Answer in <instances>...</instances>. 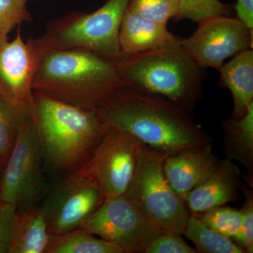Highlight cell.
<instances>
[{
	"label": "cell",
	"instance_id": "cell-21",
	"mask_svg": "<svg viewBox=\"0 0 253 253\" xmlns=\"http://www.w3.org/2000/svg\"><path fill=\"white\" fill-rule=\"evenodd\" d=\"M232 7L220 0H179L174 19H187L199 23L206 18L217 16H230Z\"/></svg>",
	"mask_w": 253,
	"mask_h": 253
},
{
	"label": "cell",
	"instance_id": "cell-31",
	"mask_svg": "<svg viewBox=\"0 0 253 253\" xmlns=\"http://www.w3.org/2000/svg\"><path fill=\"white\" fill-rule=\"evenodd\" d=\"M5 163L3 162L2 160L0 158V182H1V177H2L3 172H4Z\"/></svg>",
	"mask_w": 253,
	"mask_h": 253
},
{
	"label": "cell",
	"instance_id": "cell-11",
	"mask_svg": "<svg viewBox=\"0 0 253 253\" xmlns=\"http://www.w3.org/2000/svg\"><path fill=\"white\" fill-rule=\"evenodd\" d=\"M37 63L36 41L0 35V99L25 117L34 116L33 81Z\"/></svg>",
	"mask_w": 253,
	"mask_h": 253
},
{
	"label": "cell",
	"instance_id": "cell-17",
	"mask_svg": "<svg viewBox=\"0 0 253 253\" xmlns=\"http://www.w3.org/2000/svg\"><path fill=\"white\" fill-rule=\"evenodd\" d=\"M51 234L36 205L16 213L8 253H46Z\"/></svg>",
	"mask_w": 253,
	"mask_h": 253
},
{
	"label": "cell",
	"instance_id": "cell-25",
	"mask_svg": "<svg viewBox=\"0 0 253 253\" xmlns=\"http://www.w3.org/2000/svg\"><path fill=\"white\" fill-rule=\"evenodd\" d=\"M28 0H0V35L8 34L21 23L31 21Z\"/></svg>",
	"mask_w": 253,
	"mask_h": 253
},
{
	"label": "cell",
	"instance_id": "cell-16",
	"mask_svg": "<svg viewBox=\"0 0 253 253\" xmlns=\"http://www.w3.org/2000/svg\"><path fill=\"white\" fill-rule=\"evenodd\" d=\"M221 84L231 91L234 111L231 117L239 120L246 116L253 103V50L246 49L234 55L221 66Z\"/></svg>",
	"mask_w": 253,
	"mask_h": 253
},
{
	"label": "cell",
	"instance_id": "cell-30",
	"mask_svg": "<svg viewBox=\"0 0 253 253\" xmlns=\"http://www.w3.org/2000/svg\"><path fill=\"white\" fill-rule=\"evenodd\" d=\"M9 244L7 243L0 242V253H8Z\"/></svg>",
	"mask_w": 253,
	"mask_h": 253
},
{
	"label": "cell",
	"instance_id": "cell-20",
	"mask_svg": "<svg viewBox=\"0 0 253 253\" xmlns=\"http://www.w3.org/2000/svg\"><path fill=\"white\" fill-rule=\"evenodd\" d=\"M183 235L194 243L199 253H245L230 238L213 230L191 213Z\"/></svg>",
	"mask_w": 253,
	"mask_h": 253
},
{
	"label": "cell",
	"instance_id": "cell-9",
	"mask_svg": "<svg viewBox=\"0 0 253 253\" xmlns=\"http://www.w3.org/2000/svg\"><path fill=\"white\" fill-rule=\"evenodd\" d=\"M80 228L122 247L126 253H144L159 235L126 194L106 198Z\"/></svg>",
	"mask_w": 253,
	"mask_h": 253
},
{
	"label": "cell",
	"instance_id": "cell-6",
	"mask_svg": "<svg viewBox=\"0 0 253 253\" xmlns=\"http://www.w3.org/2000/svg\"><path fill=\"white\" fill-rule=\"evenodd\" d=\"M129 1L108 0L90 14L70 13L51 21L39 39L51 47L89 50L117 62L124 57L119 33Z\"/></svg>",
	"mask_w": 253,
	"mask_h": 253
},
{
	"label": "cell",
	"instance_id": "cell-28",
	"mask_svg": "<svg viewBox=\"0 0 253 253\" xmlns=\"http://www.w3.org/2000/svg\"><path fill=\"white\" fill-rule=\"evenodd\" d=\"M17 211L14 205L0 201V242L9 244Z\"/></svg>",
	"mask_w": 253,
	"mask_h": 253
},
{
	"label": "cell",
	"instance_id": "cell-22",
	"mask_svg": "<svg viewBox=\"0 0 253 253\" xmlns=\"http://www.w3.org/2000/svg\"><path fill=\"white\" fill-rule=\"evenodd\" d=\"M194 214L213 230L233 241L239 235L241 223V210L222 206Z\"/></svg>",
	"mask_w": 253,
	"mask_h": 253
},
{
	"label": "cell",
	"instance_id": "cell-3",
	"mask_svg": "<svg viewBox=\"0 0 253 253\" xmlns=\"http://www.w3.org/2000/svg\"><path fill=\"white\" fill-rule=\"evenodd\" d=\"M33 120L44 164L68 174L84 162L108 126L97 110L83 109L36 91Z\"/></svg>",
	"mask_w": 253,
	"mask_h": 253
},
{
	"label": "cell",
	"instance_id": "cell-26",
	"mask_svg": "<svg viewBox=\"0 0 253 253\" xmlns=\"http://www.w3.org/2000/svg\"><path fill=\"white\" fill-rule=\"evenodd\" d=\"M245 201L241 209V223L239 235L234 240L245 253L253 252V194L252 190L244 188Z\"/></svg>",
	"mask_w": 253,
	"mask_h": 253
},
{
	"label": "cell",
	"instance_id": "cell-8",
	"mask_svg": "<svg viewBox=\"0 0 253 253\" xmlns=\"http://www.w3.org/2000/svg\"><path fill=\"white\" fill-rule=\"evenodd\" d=\"M44 163L34 121L23 120L0 182V201L22 210L36 205L44 191Z\"/></svg>",
	"mask_w": 253,
	"mask_h": 253
},
{
	"label": "cell",
	"instance_id": "cell-29",
	"mask_svg": "<svg viewBox=\"0 0 253 253\" xmlns=\"http://www.w3.org/2000/svg\"><path fill=\"white\" fill-rule=\"evenodd\" d=\"M234 10L237 18L253 31V0H237Z\"/></svg>",
	"mask_w": 253,
	"mask_h": 253
},
{
	"label": "cell",
	"instance_id": "cell-15",
	"mask_svg": "<svg viewBox=\"0 0 253 253\" xmlns=\"http://www.w3.org/2000/svg\"><path fill=\"white\" fill-rule=\"evenodd\" d=\"M180 38L168 31L167 24L156 22L126 9L119 33V44L124 56L166 47Z\"/></svg>",
	"mask_w": 253,
	"mask_h": 253
},
{
	"label": "cell",
	"instance_id": "cell-19",
	"mask_svg": "<svg viewBox=\"0 0 253 253\" xmlns=\"http://www.w3.org/2000/svg\"><path fill=\"white\" fill-rule=\"evenodd\" d=\"M46 253H126L114 243L96 237L81 228L51 235Z\"/></svg>",
	"mask_w": 253,
	"mask_h": 253
},
{
	"label": "cell",
	"instance_id": "cell-23",
	"mask_svg": "<svg viewBox=\"0 0 253 253\" xmlns=\"http://www.w3.org/2000/svg\"><path fill=\"white\" fill-rule=\"evenodd\" d=\"M26 118L0 99V158L5 164L14 147L19 126Z\"/></svg>",
	"mask_w": 253,
	"mask_h": 253
},
{
	"label": "cell",
	"instance_id": "cell-10",
	"mask_svg": "<svg viewBox=\"0 0 253 253\" xmlns=\"http://www.w3.org/2000/svg\"><path fill=\"white\" fill-rule=\"evenodd\" d=\"M194 34L180 44L200 67L219 71L228 58L253 49V31L239 18L217 16L198 23Z\"/></svg>",
	"mask_w": 253,
	"mask_h": 253
},
{
	"label": "cell",
	"instance_id": "cell-24",
	"mask_svg": "<svg viewBox=\"0 0 253 253\" xmlns=\"http://www.w3.org/2000/svg\"><path fill=\"white\" fill-rule=\"evenodd\" d=\"M179 0H130L127 9L143 17L167 24L174 18Z\"/></svg>",
	"mask_w": 253,
	"mask_h": 253
},
{
	"label": "cell",
	"instance_id": "cell-7",
	"mask_svg": "<svg viewBox=\"0 0 253 253\" xmlns=\"http://www.w3.org/2000/svg\"><path fill=\"white\" fill-rule=\"evenodd\" d=\"M142 146V143L130 133L108 125L89 156L74 172L92 181L105 199L124 194Z\"/></svg>",
	"mask_w": 253,
	"mask_h": 253
},
{
	"label": "cell",
	"instance_id": "cell-18",
	"mask_svg": "<svg viewBox=\"0 0 253 253\" xmlns=\"http://www.w3.org/2000/svg\"><path fill=\"white\" fill-rule=\"evenodd\" d=\"M227 158L236 160L248 169V181L253 185V103L246 116L239 120L229 118L221 123Z\"/></svg>",
	"mask_w": 253,
	"mask_h": 253
},
{
	"label": "cell",
	"instance_id": "cell-14",
	"mask_svg": "<svg viewBox=\"0 0 253 253\" xmlns=\"http://www.w3.org/2000/svg\"><path fill=\"white\" fill-rule=\"evenodd\" d=\"M241 179L240 169L231 160L219 161L214 172L183 200L191 214L224 206L235 201Z\"/></svg>",
	"mask_w": 253,
	"mask_h": 253
},
{
	"label": "cell",
	"instance_id": "cell-2",
	"mask_svg": "<svg viewBox=\"0 0 253 253\" xmlns=\"http://www.w3.org/2000/svg\"><path fill=\"white\" fill-rule=\"evenodd\" d=\"M33 91L97 110L126 86L116 61L83 49H58L36 39Z\"/></svg>",
	"mask_w": 253,
	"mask_h": 253
},
{
	"label": "cell",
	"instance_id": "cell-1",
	"mask_svg": "<svg viewBox=\"0 0 253 253\" xmlns=\"http://www.w3.org/2000/svg\"><path fill=\"white\" fill-rule=\"evenodd\" d=\"M97 111L108 125L128 131L167 156L191 146L212 144L191 111L157 95L126 86Z\"/></svg>",
	"mask_w": 253,
	"mask_h": 253
},
{
	"label": "cell",
	"instance_id": "cell-5",
	"mask_svg": "<svg viewBox=\"0 0 253 253\" xmlns=\"http://www.w3.org/2000/svg\"><path fill=\"white\" fill-rule=\"evenodd\" d=\"M166 156L143 144L125 194L156 232L183 235L191 212L166 178L163 169Z\"/></svg>",
	"mask_w": 253,
	"mask_h": 253
},
{
	"label": "cell",
	"instance_id": "cell-4",
	"mask_svg": "<svg viewBox=\"0 0 253 253\" xmlns=\"http://www.w3.org/2000/svg\"><path fill=\"white\" fill-rule=\"evenodd\" d=\"M180 39L161 49L126 55L116 64L127 87L162 96L192 111L202 96L204 68L187 54Z\"/></svg>",
	"mask_w": 253,
	"mask_h": 253
},
{
	"label": "cell",
	"instance_id": "cell-12",
	"mask_svg": "<svg viewBox=\"0 0 253 253\" xmlns=\"http://www.w3.org/2000/svg\"><path fill=\"white\" fill-rule=\"evenodd\" d=\"M105 198L92 181L73 172L58 184L40 206L51 235H60L81 226Z\"/></svg>",
	"mask_w": 253,
	"mask_h": 253
},
{
	"label": "cell",
	"instance_id": "cell-13",
	"mask_svg": "<svg viewBox=\"0 0 253 253\" xmlns=\"http://www.w3.org/2000/svg\"><path fill=\"white\" fill-rule=\"evenodd\" d=\"M219 161L212 144L201 145L166 156L163 169L171 187L183 199L214 172Z\"/></svg>",
	"mask_w": 253,
	"mask_h": 253
},
{
	"label": "cell",
	"instance_id": "cell-27",
	"mask_svg": "<svg viewBox=\"0 0 253 253\" xmlns=\"http://www.w3.org/2000/svg\"><path fill=\"white\" fill-rule=\"evenodd\" d=\"M180 234L173 233L160 234L145 249L144 253H195Z\"/></svg>",
	"mask_w": 253,
	"mask_h": 253
}]
</instances>
